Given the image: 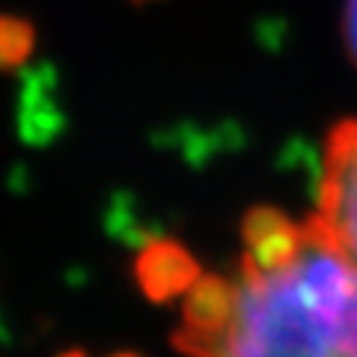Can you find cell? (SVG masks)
Returning a JSON list of instances; mask_svg holds the SVG:
<instances>
[{
  "mask_svg": "<svg viewBox=\"0 0 357 357\" xmlns=\"http://www.w3.org/2000/svg\"><path fill=\"white\" fill-rule=\"evenodd\" d=\"M134 3H143V0H134Z\"/></svg>",
  "mask_w": 357,
  "mask_h": 357,
  "instance_id": "30bf717a",
  "label": "cell"
},
{
  "mask_svg": "<svg viewBox=\"0 0 357 357\" xmlns=\"http://www.w3.org/2000/svg\"><path fill=\"white\" fill-rule=\"evenodd\" d=\"M220 357H357V265L307 218V241L277 271H241Z\"/></svg>",
  "mask_w": 357,
  "mask_h": 357,
  "instance_id": "6da1fadb",
  "label": "cell"
},
{
  "mask_svg": "<svg viewBox=\"0 0 357 357\" xmlns=\"http://www.w3.org/2000/svg\"><path fill=\"white\" fill-rule=\"evenodd\" d=\"M241 286L220 274H203L185 292L182 325L173 345L188 357H220L238 312Z\"/></svg>",
  "mask_w": 357,
  "mask_h": 357,
  "instance_id": "3957f363",
  "label": "cell"
},
{
  "mask_svg": "<svg viewBox=\"0 0 357 357\" xmlns=\"http://www.w3.org/2000/svg\"><path fill=\"white\" fill-rule=\"evenodd\" d=\"M36 48V27L21 15L0 13V72L21 69Z\"/></svg>",
  "mask_w": 357,
  "mask_h": 357,
  "instance_id": "8992f818",
  "label": "cell"
},
{
  "mask_svg": "<svg viewBox=\"0 0 357 357\" xmlns=\"http://www.w3.org/2000/svg\"><path fill=\"white\" fill-rule=\"evenodd\" d=\"M241 271H277L304 248L307 220L298 223L274 206H256L241 220Z\"/></svg>",
  "mask_w": 357,
  "mask_h": 357,
  "instance_id": "277c9868",
  "label": "cell"
},
{
  "mask_svg": "<svg viewBox=\"0 0 357 357\" xmlns=\"http://www.w3.org/2000/svg\"><path fill=\"white\" fill-rule=\"evenodd\" d=\"M342 39H345V48H349L351 60L357 66V0H345V9H342Z\"/></svg>",
  "mask_w": 357,
  "mask_h": 357,
  "instance_id": "52a82bcc",
  "label": "cell"
},
{
  "mask_svg": "<svg viewBox=\"0 0 357 357\" xmlns=\"http://www.w3.org/2000/svg\"><path fill=\"white\" fill-rule=\"evenodd\" d=\"M63 357H84L81 351H72V354H63Z\"/></svg>",
  "mask_w": 357,
  "mask_h": 357,
  "instance_id": "ba28073f",
  "label": "cell"
},
{
  "mask_svg": "<svg viewBox=\"0 0 357 357\" xmlns=\"http://www.w3.org/2000/svg\"><path fill=\"white\" fill-rule=\"evenodd\" d=\"M199 277L203 271L194 253L176 238H152L143 244V250L134 259V280L155 304L185 295Z\"/></svg>",
  "mask_w": 357,
  "mask_h": 357,
  "instance_id": "5b68a950",
  "label": "cell"
},
{
  "mask_svg": "<svg viewBox=\"0 0 357 357\" xmlns=\"http://www.w3.org/2000/svg\"><path fill=\"white\" fill-rule=\"evenodd\" d=\"M114 357H137V354H114Z\"/></svg>",
  "mask_w": 357,
  "mask_h": 357,
  "instance_id": "9c48e42d",
  "label": "cell"
},
{
  "mask_svg": "<svg viewBox=\"0 0 357 357\" xmlns=\"http://www.w3.org/2000/svg\"><path fill=\"white\" fill-rule=\"evenodd\" d=\"M316 227L351 265H357V119H342L325 140Z\"/></svg>",
  "mask_w": 357,
  "mask_h": 357,
  "instance_id": "7a4b0ae2",
  "label": "cell"
}]
</instances>
